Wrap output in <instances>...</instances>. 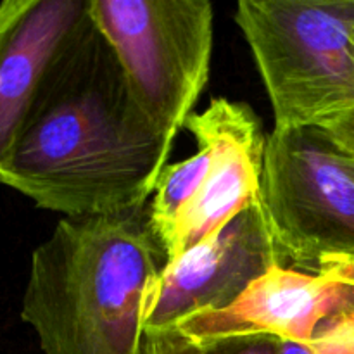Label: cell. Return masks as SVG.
Segmentation results:
<instances>
[{
    "label": "cell",
    "instance_id": "1",
    "mask_svg": "<svg viewBox=\"0 0 354 354\" xmlns=\"http://www.w3.org/2000/svg\"><path fill=\"white\" fill-rule=\"evenodd\" d=\"M171 149L88 12L48 69L0 183L64 218L131 213L151 201Z\"/></svg>",
    "mask_w": 354,
    "mask_h": 354
},
{
    "label": "cell",
    "instance_id": "2",
    "mask_svg": "<svg viewBox=\"0 0 354 354\" xmlns=\"http://www.w3.org/2000/svg\"><path fill=\"white\" fill-rule=\"evenodd\" d=\"M159 254L144 209L62 218L31 252L21 320L44 354H140Z\"/></svg>",
    "mask_w": 354,
    "mask_h": 354
},
{
    "label": "cell",
    "instance_id": "3",
    "mask_svg": "<svg viewBox=\"0 0 354 354\" xmlns=\"http://www.w3.org/2000/svg\"><path fill=\"white\" fill-rule=\"evenodd\" d=\"M244 35L273 130L320 124L354 107V0H241Z\"/></svg>",
    "mask_w": 354,
    "mask_h": 354
},
{
    "label": "cell",
    "instance_id": "4",
    "mask_svg": "<svg viewBox=\"0 0 354 354\" xmlns=\"http://www.w3.org/2000/svg\"><path fill=\"white\" fill-rule=\"evenodd\" d=\"M131 97L154 131L175 145L209 82V0H88Z\"/></svg>",
    "mask_w": 354,
    "mask_h": 354
},
{
    "label": "cell",
    "instance_id": "5",
    "mask_svg": "<svg viewBox=\"0 0 354 354\" xmlns=\"http://www.w3.org/2000/svg\"><path fill=\"white\" fill-rule=\"evenodd\" d=\"M261 199L280 249L299 270L354 258V156L320 124L266 137Z\"/></svg>",
    "mask_w": 354,
    "mask_h": 354
},
{
    "label": "cell",
    "instance_id": "6",
    "mask_svg": "<svg viewBox=\"0 0 354 354\" xmlns=\"http://www.w3.org/2000/svg\"><path fill=\"white\" fill-rule=\"evenodd\" d=\"M266 214L263 199L214 232L165 263L142 299V328L175 330L185 318L230 306L244 290L275 266H286Z\"/></svg>",
    "mask_w": 354,
    "mask_h": 354
},
{
    "label": "cell",
    "instance_id": "7",
    "mask_svg": "<svg viewBox=\"0 0 354 354\" xmlns=\"http://www.w3.org/2000/svg\"><path fill=\"white\" fill-rule=\"evenodd\" d=\"M185 130L196 138L197 147L209 152V168L180 218L165 263L211 237L261 199L266 135L251 106L218 97L189 118Z\"/></svg>",
    "mask_w": 354,
    "mask_h": 354
},
{
    "label": "cell",
    "instance_id": "8",
    "mask_svg": "<svg viewBox=\"0 0 354 354\" xmlns=\"http://www.w3.org/2000/svg\"><path fill=\"white\" fill-rule=\"evenodd\" d=\"M353 308L354 287L318 273L275 266L228 308L192 315L175 330L199 346L256 335L311 342L325 322Z\"/></svg>",
    "mask_w": 354,
    "mask_h": 354
},
{
    "label": "cell",
    "instance_id": "9",
    "mask_svg": "<svg viewBox=\"0 0 354 354\" xmlns=\"http://www.w3.org/2000/svg\"><path fill=\"white\" fill-rule=\"evenodd\" d=\"M86 16L88 0L0 3V180L48 69Z\"/></svg>",
    "mask_w": 354,
    "mask_h": 354
},
{
    "label": "cell",
    "instance_id": "10",
    "mask_svg": "<svg viewBox=\"0 0 354 354\" xmlns=\"http://www.w3.org/2000/svg\"><path fill=\"white\" fill-rule=\"evenodd\" d=\"M209 168V152L197 147V152L183 161L166 166L156 185L147 209V227L156 244L165 254L171 248L176 227L187 206L201 190Z\"/></svg>",
    "mask_w": 354,
    "mask_h": 354
},
{
    "label": "cell",
    "instance_id": "11",
    "mask_svg": "<svg viewBox=\"0 0 354 354\" xmlns=\"http://www.w3.org/2000/svg\"><path fill=\"white\" fill-rule=\"evenodd\" d=\"M203 354H279V339L256 335L235 337L201 346Z\"/></svg>",
    "mask_w": 354,
    "mask_h": 354
},
{
    "label": "cell",
    "instance_id": "12",
    "mask_svg": "<svg viewBox=\"0 0 354 354\" xmlns=\"http://www.w3.org/2000/svg\"><path fill=\"white\" fill-rule=\"evenodd\" d=\"M140 354H203L199 344L176 330L144 334Z\"/></svg>",
    "mask_w": 354,
    "mask_h": 354
},
{
    "label": "cell",
    "instance_id": "13",
    "mask_svg": "<svg viewBox=\"0 0 354 354\" xmlns=\"http://www.w3.org/2000/svg\"><path fill=\"white\" fill-rule=\"evenodd\" d=\"M320 127L332 137V140L346 151L348 154L354 156V109L337 114L330 120L320 123Z\"/></svg>",
    "mask_w": 354,
    "mask_h": 354
},
{
    "label": "cell",
    "instance_id": "14",
    "mask_svg": "<svg viewBox=\"0 0 354 354\" xmlns=\"http://www.w3.org/2000/svg\"><path fill=\"white\" fill-rule=\"evenodd\" d=\"M315 273L334 282L354 287V258H346V256L327 258L317 266Z\"/></svg>",
    "mask_w": 354,
    "mask_h": 354
},
{
    "label": "cell",
    "instance_id": "15",
    "mask_svg": "<svg viewBox=\"0 0 354 354\" xmlns=\"http://www.w3.org/2000/svg\"><path fill=\"white\" fill-rule=\"evenodd\" d=\"M330 335V337H342L354 341V308L346 311V313L339 315V317L332 318V320L325 322L320 328H318L317 335Z\"/></svg>",
    "mask_w": 354,
    "mask_h": 354
},
{
    "label": "cell",
    "instance_id": "16",
    "mask_svg": "<svg viewBox=\"0 0 354 354\" xmlns=\"http://www.w3.org/2000/svg\"><path fill=\"white\" fill-rule=\"evenodd\" d=\"M353 109H354V107H353Z\"/></svg>",
    "mask_w": 354,
    "mask_h": 354
}]
</instances>
